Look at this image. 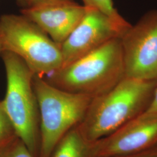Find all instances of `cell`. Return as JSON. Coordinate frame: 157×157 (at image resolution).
<instances>
[{
    "label": "cell",
    "mask_w": 157,
    "mask_h": 157,
    "mask_svg": "<svg viewBox=\"0 0 157 157\" xmlns=\"http://www.w3.org/2000/svg\"><path fill=\"white\" fill-rule=\"evenodd\" d=\"M126 157H157V144L143 151Z\"/></svg>",
    "instance_id": "cell-14"
},
{
    "label": "cell",
    "mask_w": 157,
    "mask_h": 157,
    "mask_svg": "<svg viewBox=\"0 0 157 157\" xmlns=\"http://www.w3.org/2000/svg\"><path fill=\"white\" fill-rule=\"evenodd\" d=\"M0 41L3 51L19 56L36 75L44 77L62 67L61 46L22 14L0 17Z\"/></svg>",
    "instance_id": "cell-5"
},
{
    "label": "cell",
    "mask_w": 157,
    "mask_h": 157,
    "mask_svg": "<svg viewBox=\"0 0 157 157\" xmlns=\"http://www.w3.org/2000/svg\"><path fill=\"white\" fill-rule=\"evenodd\" d=\"M84 6L95 8L111 17L124 27L129 28L131 25L128 22L114 7L112 0H82Z\"/></svg>",
    "instance_id": "cell-12"
},
{
    "label": "cell",
    "mask_w": 157,
    "mask_h": 157,
    "mask_svg": "<svg viewBox=\"0 0 157 157\" xmlns=\"http://www.w3.org/2000/svg\"><path fill=\"white\" fill-rule=\"evenodd\" d=\"M17 2L21 6H22V0H17Z\"/></svg>",
    "instance_id": "cell-18"
},
{
    "label": "cell",
    "mask_w": 157,
    "mask_h": 157,
    "mask_svg": "<svg viewBox=\"0 0 157 157\" xmlns=\"http://www.w3.org/2000/svg\"><path fill=\"white\" fill-rule=\"evenodd\" d=\"M61 90L92 98L102 95L125 78L121 37L43 77Z\"/></svg>",
    "instance_id": "cell-2"
},
{
    "label": "cell",
    "mask_w": 157,
    "mask_h": 157,
    "mask_svg": "<svg viewBox=\"0 0 157 157\" xmlns=\"http://www.w3.org/2000/svg\"><path fill=\"white\" fill-rule=\"evenodd\" d=\"M157 144V113L144 111L97 140V157H126Z\"/></svg>",
    "instance_id": "cell-8"
},
{
    "label": "cell",
    "mask_w": 157,
    "mask_h": 157,
    "mask_svg": "<svg viewBox=\"0 0 157 157\" xmlns=\"http://www.w3.org/2000/svg\"><path fill=\"white\" fill-rule=\"evenodd\" d=\"M3 52V48H2V44H1V41H0V54H1V52Z\"/></svg>",
    "instance_id": "cell-17"
},
{
    "label": "cell",
    "mask_w": 157,
    "mask_h": 157,
    "mask_svg": "<svg viewBox=\"0 0 157 157\" xmlns=\"http://www.w3.org/2000/svg\"><path fill=\"white\" fill-rule=\"evenodd\" d=\"M86 11V6L73 0H54L23 8L21 14L61 46L77 26Z\"/></svg>",
    "instance_id": "cell-9"
},
{
    "label": "cell",
    "mask_w": 157,
    "mask_h": 157,
    "mask_svg": "<svg viewBox=\"0 0 157 157\" xmlns=\"http://www.w3.org/2000/svg\"><path fill=\"white\" fill-rule=\"evenodd\" d=\"M50 1H54V0H22V6L23 8H25L27 6H33L41 2Z\"/></svg>",
    "instance_id": "cell-16"
},
{
    "label": "cell",
    "mask_w": 157,
    "mask_h": 157,
    "mask_svg": "<svg viewBox=\"0 0 157 157\" xmlns=\"http://www.w3.org/2000/svg\"><path fill=\"white\" fill-rule=\"evenodd\" d=\"M125 77L157 80V11L148 12L121 37Z\"/></svg>",
    "instance_id": "cell-6"
},
{
    "label": "cell",
    "mask_w": 157,
    "mask_h": 157,
    "mask_svg": "<svg viewBox=\"0 0 157 157\" xmlns=\"http://www.w3.org/2000/svg\"><path fill=\"white\" fill-rule=\"evenodd\" d=\"M145 111L157 113V85L154 90L151 101Z\"/></svg>",
    "instance_id": "cell-15"
},
{
    "label": "cell",
    "mask_w": 157,
    "mask_h": 157,
    "mask_svg": "<svg viewBox=\"0 0 157 157\" xmlns=\"http://www.w3.org/2000/svg\"><path fill=\"white\" fill-rule=\"evenodd\" d=\"M129 28L124 27L95 8L86 6L84 16L61 45L62 67L95 50L111 40L121 37Z\"/></svg>",
    "instance_id": "cell-7"
},
{
    "label": "cell",
    "mask_w": 157,
    "mask_h": 157,
    "mask_svg": "<svg viewBox=\"0 0 157 157\" xmlns=\"http://www.w3.org/2000/svg\"><path fill=\"white\" fill-rule=\"evenodd\" d=\"M19 139L11 121L0 101V157Z\"/></svg>",
    "instance_id": "cell-11"
},
{
    "label": "cell",
    "mask_w": 157,
    "mask_h": 157,
    "mask_svg": "<svg viewBox=\"0 0 157 157\" xmlns=\"http://www.w3.org/2000/svg\"><path fill=\"white\" fill-rule=\"evenodd\" d=\"M50 157H97V140L85 139L76 126L58 142Z\"/></svg>",
    "instance_id": "cell-10"
},
{
    "label": "cell",
    "mask_w": 157,
    "mask_h": 157,
    "mask_svg": "<svg viewBox=\"0 0 157 157\" xmlns=\"http://www.w3.org/2000/svg\"><path fill=\"white\" fill-rule=\"evenodd\" d=\"M6 89L2 102L19 139L35 157L40 146L39 108L34 89V74L16 54L3 51Z\"/></svg>",
    "instance_id": "cell-3"
},
{
    "label": "cell",
    "mask_w": 157,
    "mask_h": 157,
    "mask_svg": "<svg viewBox=\"0 0 157 157\" xmlns=\"http://www.w3.org/2000/svg\"><path fill=\"white\" fill-rule=\"evenodd\" d=\"M0 157H35L24 143L19 139L11 147Z\"/></svg>",
    "instance_id": "cell-13"
},
{
    "label": "cell",
    "mask_w": 157,
    "mask_h": 157,
    "mask_svg": "<svg viewBox=\"0 0 157 157\" xmlns=\"http://www.w3.org/2000/svg\"><path fill=\"white\" fill-rule=\"evenodd\" d=\"M33 86L39 108V157H50L62 137L83 120L93 98L58 89L36 75Z\"/></svg>",
    "instance_id": "cell-4"
},
{
    "label": "cell",
    "mask_w": 157,
    "mask_h": 157,
    "mask_svg": "<svg viewBox=\"0 0 157 157\" xmlns=\"http://www.w3.org/2000/svg\"><path fill=\"white\" fill-rule=\"evenodd\" d=\"M157 85V80L124 78L107 93L93 98L77 125L80 133L92 141L110 135L146 111Z\"/></svg>",
    "instance_id": "cell-1"
}]
</instances>
